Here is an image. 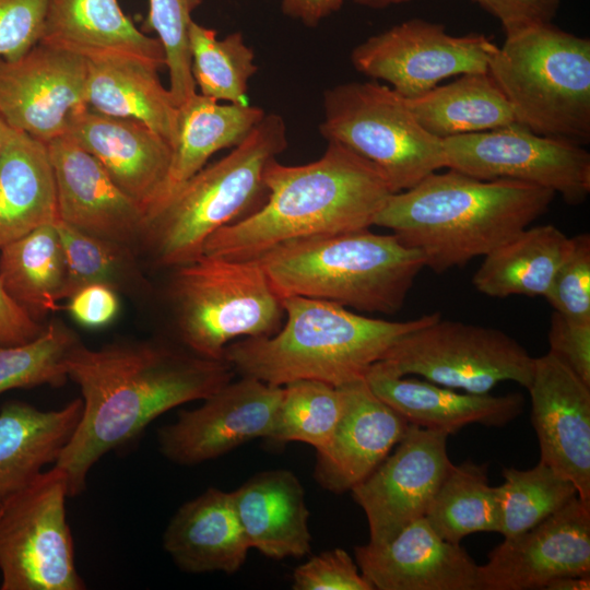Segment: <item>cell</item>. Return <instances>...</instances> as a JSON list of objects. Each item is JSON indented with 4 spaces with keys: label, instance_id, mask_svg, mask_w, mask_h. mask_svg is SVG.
I'll list each match as a JSON object with an SVG mask.
<instances>
[{
    "label": "cell",
    "instance_id": "ffe728a7",
    "mask_svg": "<svg viewBox=\"0 0 590 590\" xmlns=\"http://www.w3.org/2000/svg\"><path fill=\"white\" fill-rule=\"evenodd\" d=\"M362 575L377 590H477V567L467 551L420 518L391 540L355 547Z\"/></svg>",
    "mask_w": 590,
    "mask_h": 590
},
{
    "label": "cell",
    "instance_id": "836d02e7",
    "mask_svg": "<svg viewBox=\"0 0 590 590\" xmlns=\"http://www.w3.org/2000/svg\"><path fill=\"white\" fill-rule=\"evenodd\" d=\"M424 518L438 535L456 544L472 533H499L498 491L488 482L487 464H453Z\"/></svg>",
    "mask_w": 590,
    "mask_h": 590
},
{
    "label": "cell",
    "instance_id": "7402d4cb",
    "mask_svg": "<svg viewBox=\"0 0 590 590\" xmlns=\"http://www.w3.org/2000/svg\"><path fill=\"white\" fill-rule=\"evenodd\" d=\"M64 134L93 155L145 213L154 204L172 158L166 139L138 120L104 115L88 106L70 117Z\"/></svg>",
    "mask_w": 590,
    "mask_h": 590
},
{
    "label": "cell",
    "instance_id": "ac0fdd59",
    "mask_svg": "<svg viewBox=\"0 0 590 590\" xmlns=\"http://www.w3.org/2000/svg\"><path fill=\"white\" fill-rule=\"evenodd\" d=\"M531 422L544 462L590 502V385L555 355L534 357L527 388Z\"/></svg>",
    "mask_w": 590,
    "mask_h": 590
},
{
    "label": "cell",
    "instance_id": "4fadbf2b",
    "mask_svg": "<svg viewBox=\"0 0 590 590\" xmlns=\"http://www.w3.org/2000/svg\"><path fill=\"white\" fill-rule=\"evenodd\" d=\"M497 48L485 35L453 36L439 23L412 19L358 44L351 62L364 75L413 98L445 79L487 72Z\"/></svg>",
    "mask_w": 590,
    "mask_h": 590
},
{
    "label": "cell",
    "instance_id": "8d00e7d4",
    "mask_svg": "<svg viewBox=\"0 0 590 590\" xmlns=\"http://www.w3.org/2000/svg\"><path fill=\"white\" fill-rule=\"evenodd\" d=\"M502 474L497 491L504 539L528 531L578 496L571 481L542 461L528 470L505 468Z\"/></svg>",
    "mask_w": 590,
    "mask_h": 590
},
{
    "label": "cell",
    "instance_id": "e0dca14e",
    "mask_svg": "<svg viewBox=\"0 0 590 590\" xmlns=\"http://www.w3.org/2000/svg\"><path fill=\"white\" fill-rule=\"evenodd\" d=\"M567 575H590V502L579 496L494 547L477 567V590L545 589Z\"/></svg>",
    "mask_w": 590,
    "mask_h": 590
},
{
    "label": "cell",
    "instance_id": "3957f363",
    "mask_svg": "<svg viewBox=\"0 0 590 590\" xmlns=\"http://www.w3.org/2000/svg\"><path fill=\"white\" fill-rule=\"evenodd\" d=\"M447 169L392 193L374 224L418 250L435 273L486 256L542 216L555 197L523 181L481 180Z\"/></svg>",
    "mask_w": 590,
    "mask_h": 590
},
{
    "label": "cell",
    "instance_id": "f1b7e54d",
    "mask_svg": "<svg viewBox=\"0 0 590 590\" xmlns=\"http://www.w3.org/2000/svg\"><path fill=\"white\" fill-rule=\"evenodd\" d=\"M264 115L260 107L220 104L198 92L179 106L167 177L146 213L202 169L214 153L243 142Z\"/></svg>",
    "mask_w": 590,
    "mask_h": 590
},
{
    "label": "cell",
    "instance_id": "83f0119b",
    "mask_svg": "<svg viewBox=\"0 0 590 590\" xmlns=\"http://www.w3.org/2000/svg\"><path fill=\"white\" fill-rule=\"evenodd\" d=\"M57 220L47 145L11 128L0 157V248Z\"/></svg>",
    "mask_w": 590,
    "mask_h": 590
},
{
    "label": "cell",
    "instance_id": "5bb4252c",
    "mask_svg": "<svg viewBox=\"0 0 590 590\" xmlns=\"http://www.w3.org/2000/svg\"><path fill=\"white\" fill-rule=\"evenodd\" d=\"M448 436L410 424L393 452L351 489L366 515L369 543L388 542L425 516L453 465L447 452Z\"/></svg>",
    "mask_w": 590,
    "mask_h": 590
},
{
    "label": "cell",
    "instance_id": "7a4b0ae2",
    "mask_svg": "<svg viewBox=\"0 0 590 590\" xmlns=\"http://www.w3.org/2000/svg\"><path fill=\"white\" fill-rule=\"evenodd\" d=\"M264 182V202L213 233L203 255L252 260L287 241L368 229L393 193L371 163L334 142L307 164L273 161Z\"/></svg>",
    "mask_w": 590,
    "mask_h": 590
},
{
    "label": "cell",
    "instance_id": "9c48e42d",
    "mask_svg": "<svg viewBox=\"0 0 590 590\" xmlns=\"http://www.w3.org/2000/svg\"><path fill=\"white\" fill-rule=\"evenodd\" d=\"M320 134L371 163L393 193L446 168L442 139L416 120L405 98L387 84L345 82L324 91Z\"/></svg>",
    "mask_w": 590,
    "mask_h": 590
},
{
    "label": "cell",
    "instance_id": "1f68e13d",
    "mask_svg": "<svg viewBox=\"0 0 590 590\" xmlns=\"http://www.w3.org/2000/svg\"><path fill=\"white\" fill-rule=\"evenodd\" d=\"M405 101L420 125L442 140L517 122L510 103L488 72L464 73Z\"/></svg>",
    "mask_w": 590,
    "mask_h": 590
},
{
    "label": "cell",
    "instance_id": "2e32d148",
    "mask_svg": "<svg viewBox=\"0 0 590 590\" xmlns=\"http://www.w3.org/2000/svg\"><path fill=\"white\" fill-rule=\"evenodd\" d=\"M283 386L243 377L229 381L197 409L181 411L158 429L162 455L181 464H198L258 437L269 438Z\"/></svg>",
    "mask_w": 590,
    "mask_h": 590
},
{
    "label": "cell",
    "instance_id": "d6986e66",
    "mask_svg": "<svg viewBox=\"0 0 590 590\" xmlns=\"http://www.w3.org/2000/svg\"><path fill=\"white\" fill-rule=\"evenodd\" d=\"M56 184L58 219L92 235L134 247L144 209L110 178L101 163L66 134L46 143Z\"/></svg>",
    "mask_w": 590,
    "mask_h": 590
},
{
    "label": "cell",
    "instance_id": "6da1fadb",
    "mask_svg": "<svg viewBox=\"0 0 590 590\" xmlns=\"http://www.w3.org/2000/svg\"><path fill=\"white\" fill-rule=\"evenodd\" d=\"M66 365L82 394L79 423L54 463L67 476L69 497L85 489L90 470L107 452L137 438L170 409L209 398L234 374L224 359L154 340L99 349L80 341Z\"/></svg>",
    "mask_w": 590,
    "mask_h": 590
},
{
    "label": "cell",
    "instance_id": "f6af8a7d",
    "mask_svg": "<svg viewBox=\"0 0 590 590\" xmlns=\"http://www.w3.org/2000/svg\"><path fill=\"white\" fill-rule=\"evenodd\" d=\"M67 309L79 324L97 329L109 324L119 312L118 292L104 284L79 288L69 298Z\"/></svg>",
    "mask_w": 590,
    "mask_h": 590
},
{
    "label": "cell",
    "instance_id": "816d5d0a",
    "mask_svg": "<svg viewBox=\"0 0 590 590\" xmlns=\"http://www.w3.org/2000/svg\"><path fill=\"white\" fill-rule=\"evenodd\" d=\"M11 128L0 118V157L3 152Z\"/></svg>",
    "mask_w": 590,
    "mask_h": 590
},
{
    "label": "cell",
    "instance_id": "d6a6232c",
    "mask_svg": "<svg viewBox=\"0 0 590 590\" xmlns=\"http://www.w3.org/2000/svg\"><path fill=\"white\" fill-rule=\"evenodd\" d=\"M0 282L34 319L64 299L67 267L56 222L42 225L0 248Z\"/></svg>",
    "mask_w": 590,
    "mask_h": 590
},
{
    "label": "cell",
    "instance_id": "74e56055",
    "mask_svg": "<svg viewBox=\"0 0 590 590\" xmlns=\"http://www.w3.org/2000/svg\"><path fill=\"white\" fill-rule=\"evenodd\" d=\"M342 405L338 387L308 379L286 384L269 438L302 441L322 450L331 439Z\"/></svg>",
    "mask_w": 590,
    "mask_h": 590
},
{
    "label": "cell",
    "instance_id": "f907efd6",
    "mask_svg": "<svg viewBox=\"0 0 590 590\" xmlns=\"http://www.w3.org/2000/svg\"><path fill=\"white\" fill-rule=\"evenodd\" d=\"M352 1L359 5L371 8V9H384L391 5L403 4L411 0H352Z\"/></svg>",
    "mask_w": 590,
    "mask_h": 590
},
{
    "label": "cell",
    "instance_id": "cb8c5ba5",
    "mask_svg": "<svg viewBox=\"0 0 590 590\" xmlns=\"http://www.w3.org/2000/svg\"><path fill=\"white\" fill-rule=\"evenodd\" d=\"M86 59V102L108 116L138 120L166 139L176 137L178 107L158 76L161 66L135 55L102 51Z\"/></svg>",
    "mask_w": 590,
    "mask_h": 590
},
{
    "label": "cell",
    "instance_id": "f546056e",
    "mask_svg": "<svg viewBox=\"0 0 590 590\" xmlns=\"http://www.w3.org/2000/svg\"><path fill=\"white\" fill-rule=\"evenodd\" d=\"M39 43L81 55L126 52L165 66L160 40L138 30L118 0H48Z\"/></svg>",
    "mask_w": 590,
    "mask_h": 590
},
{
    "label": "cell",
    "instance_id": "ba28073f",
    "mask_svg": "<svg viewBox=\"0 0 590 590\" xmlns=\"http://www.w3.org/2000/svg\"><path fill=\"white\" fill-rule=\"evenodd\" d=\"M168 297L187 350L223 359L239 338L274 334L282 326V298L256 260L202 255L173 268Z\"/></svg>",
    "mask_w": 590,
    "mask_h": 590
},
{
    "label": "cell",
    "instance_id": "484cf974",
    "mask_svg": "<svg viewBox=\"0 0 590 590\" xmlns=\"http://www.w3.org/2000/svg\"><path fill=\"white\" fill-rule=\"evenodd\" d=\"M232 496L250 547L274 559L309 553V514L303 486L294 473H258Z\"/></svg>",
    "mask_w": 590,
    "mask_h": 590
},
{
    "label": "cell",
    "instance_id": "5b68a950",
    "mask_svg": "<svg viewBox=\"0 0 590 590\" xmlns=\"http://www.w3.org/2000/svg\"><path fill=\"white\" fill-rule=\"evenodd\" d=\"M256 260L281 298L302 296L386 315L402 308L425 268L418 250L369 228L287 241Z\"/></svg>",
    "mask_w": 590,
    "mask_h": 590
},
{
    "label": "cell",
    "instance_id": "60d3db41",
    "mask_svg": "<svg viewBox=\"0 0 590 590\" xmlns=\"http://www.w3.org/2000/svg\"><path fill=\"white\" fill-rule=\"evenodd\" d=\"M571 240L570 251L557 269L545 298L564 316L590 320V235L579 234Z\"/></svg>",
    "mask_w": 590,
    "mask_h": 590
},
{
    "label": "cell",
    "instance_id": "7c38bea8",
    "mask_svg": "<svg viewBox=\"0 0 590 590\" xmlns=\"http://www.w3.org/2000/svg\"><path fill=\"white\" fill-rule=\"evenodd\" d=\"M446 168L481 180L523 181L577 205L590 193V154L574 142L518 122L442 140Z\"/></svg>",
    "mask_w": 590,
    "mask_h": 590
},
{
    "label": "cell",
    "instance_id": "7dc6e473",
    "mask_svg": "<svg viewBox=\"0 0 590 590\" xmlns=\"http://www.w3.org/2000/svg\"><path fill=\"white\" fill-rule=\"evenodd\" d=\"M44 328L8 295L0 282V346L32 341Z\"/></svg>",
    "mask_w": 590,
    "mask_h": 590
},
{
    "label": "cell",
    "instance_id": "52a82bcc",
    "mask_svg": "<svg viewBox=\"0 0 590 590\" xmlns=\"http://www.w3.org/2000/svg\"><path fill=\"white\" fill-rule=\"evenodd\" d=\"M487 72L518 123L579 145L590 141V39L550 23L505 32Z\"/></svg>",
    "mask_w": 590,
    "mask_h": 590
},
{
    "label": "cell",
    "instance_id": "8992f818",
    "mask_svg": "<svg viewBox=\"0 0 590 590\" xmlns=\"http://www.w3.org/2000/svg\"><path fill=\"white\" fill-rule=\"evenodd\" d=\"M287 144L284 119L266 114L228 154L204 166L146 213L140 245L165 268L200 258L213 233L264 202L267 168Z\"/></svg>",
    "mask_w": 590,
    "mask_h": 590
},
{
    "label": "cell",
    "instance_id": "ab89813d",
    "mask_svg": "<svg viewBox=\"0 0 590 590\" xmlns=\"http://www.w3.org/2000/svg\"><path fill=\"white\" fill-rule=\"evenodd\" d=\"M201 0H149L146 25L157 34L168 69L174 104L179 107L197 93L191 73L189 27Z\"/></svg>",
    "mask_w": 590,
    "mask_h": 590
},
{
    "label": "cell",
    "instance_id": "bcb514c9",
    "mask_svg": "<svg viewBox=\"0 0 590 590\" xmlns=\"http://www.w3.org/2000/svg\"><path fill=\"white\" fill-rule=\"evenodd\" d=\"M497 17L504 31L523 25L550 23L559 8V0H473Z\"/></svg>",
    "mask_w": 590,
    "mask_h": 590
},
{
    "label": "cell",
    "instance_id": "f35d334b",
    "mask_svg": "<svg viewBox=\"0 0 590 590\" xmlns=\"http://www.w3.org/2000/svg\"><path fill=\"white\" fill-rule=\"evenodd\" d=\"M80 342L61 321H52L34 340L0 346V394L16 388L59 387L69 379L66 361Z\"/></svg>",
    "mask_w": 590,
    "mask_h": 590
},
{
    "label": "cell",
    "instance_id": "277c9868",
    "mask_svg": "<svg viewBox=\"0 0 590 590\" xmlns=\"http://www.w3.org/2000/svg\"><path fill=\"white\" fill-rule=\"evenodd\" d=\"M282 304L285 322L274 334L226 346L223 359L243 377L273 386L308 379L341 387L364 379L401 337L441 317L435 311L389 321L302 296Z\"/></svg>",
    "mask_w": 590,
    "mask_h": 590
},
{
    "label": "cell",
    "instance_id": "44dd1931",
    "mask_svg": "<svg viewBox=\"0 0 590 590\" xmlns=\"http://www.w3.org/2000/svg\"><path fill=\"white\" fill-rule=\"evenodd\" d=\"M342 412L328 445L317 451L315 477L344 493L364 481L402 439L410 423L380 400L365 379L338 387Z\"/></svg>",
    "mask_w": 590,
    "mask_h": 590
},
{
    "label": "cell",
    "instance_id": "9a60e30c",
    "mask_svg": "<svg viewBox=\"0 0 590 590\" xmlns=\"http://www.w3.org/2000/svg\"><path fill=\"white\" fill-rule=\"evenodd\" d=\"M83 55L38 43L23 56L0 59V118L12 129L48 143L87 105Z\"/></svg>",
    "mask_w": 590,
    "mask_h": 590
},
{
    "label": "cell",
    "instance_id": "d4e9b609",
    "mask_svg": "<svg viewBox=\"0 0 590 590\" xmlns=\"http://www.w3.org/2000/svg\"><path fill=\"white\" fill-rule=\"evenodd\" d=\"M163 546L187 573L237 571L250 546L232 492L210 487L180 506L164 532Z\"/></svg>",
    "mask_w": 590,
    "mask_h": 590
},
{
    "label": "cell",
    "instance_id": "603a6c76",
    "mask_svg": "<svg viewBox=\"0 0 590 590\" xmlns=\"http://www.w3.org/2000/svg\"><path fill=\"white\" fill-rule=\"evenodd\" d=\"M364 379L380 400L410 424L447 435L470 424L505 426L522 413L524 404L519 393L493 396L457 391L428 380L393 376L374 365Z\"/></svg>",
    "mask_w": 590,
    "mask_h": 590
},
{
    "label": "cell",
    "instance_id": "e575fe53",
    "mask_svg": "<svg viewBox=\"0 0 590 590\" xmlns=\"http://www.w3.org/2000/svg\"><path fill=\"white\" fill-rule=\"evenodd\" d=\"M66 258L64 299L90 284H104L117 292L144 294L148 283L132 246L82 232L56 221Z\"/></svg>",
    "mask_w": 590,
    "mask_h": 590
},
{
    "label": "cell",
    "instance_id": "ee69618b",
    "mask_svg": "<svg viewBox=\"0 0 590 590\" xmlns=\"http://www.w3.org/2000/svg\"><path fill=\"white\" fill-rule=\"evenodd\" d=\"M550 353L590 385V320H579L555 311L548 330Z\"/></svg>",
    "mask_w": 590,
    "mask_h": 590
},
{
    "label": "cell",
    "instance_id": "4316f807",
    "mask_svg": "<svg viewBox=\"0 0 590 590\" xmlns=\"http://www.w3.org/2000/svg\"><path fill=\"white\" fill-rule=\"evenodd\" d=\"M82 413L76 398L59 410L44 411L23 401L0 409V508L55 463Z\"/></svg>",
    "mask_w": 590,
    "mask_h": 590
},
{
    "label": "cell",
    "instance_id": "d590c367",
    "mask_svg": "<svg viewBox=\"0 0 590 590\" xmlns=\"http://www.w3.org/2000/svg\"><path fill=\"white\" fill-rule=\"evenodd\" d=\"M189 49L199 94L216 102L247 104L248 83L258 67L255 52L240 32L219 38L215 30L192 21Z\"/></svg>",
    "mask_w": 590,
    "mask_h": 590
},
{
    "label": "cell",
    "instance_id": "30bf717a",
    "mask_svg": "<svg viewBox=\"0 0 590 590\" xmlns=\"http://www.w3.org/2000/svg\"><path fill=\"white\" fill-rule=\"evenodd\" d=\"M374 366L393 376H422L484 394L503 381L528 388L534 357L499 329L439 317L401 337Z\"/></svg>",
    "mask_w": 590,
    "mask_h": 590
},
{
    "label": "cell",
    "instance_id": "681fc988",
    "mask_svg": "<svg viewBox=\"0 0 590 590\" xmlns=\"http://www.w3.org/2000/svg\"><path fill=\"white\" fill-rule=\"evenodd\" d=\"M590 575H567L551 580L545 590H589Z\"/></svg>",
    "mask_w": 590,
    "mask_h": 590
},
{
    "label": "cell",
    "instance_id": "7bdbcfd3",
    "mask_svg": "<svg viewBox=\"0 0 590 590\" xmlns=\"http://www.w3.org/2000/svg\"><path fill=\"white\" fill-rule=\"evenodd\" d=\"M295 590H374L356 562L342 548L326 551L298 566Z\"/></svg>",
    "mask_w": 590,
    "mask_h": 590
},
{
    "label": "cell",
    "instance_id": "b9f144b4",
    "mask_svg": "<svg viewBox=\"0 0 590 590\" xmlns=\"http://www.w3.org/2000/svg\"><path fill=\"white\" fill-rule=\"evenodd\" d=\"M47 2L0 0V59H16L40 42Z\"/></svg>",
    "mask_w": 590,
    "mask_h": 590
},
{
    "label": "cell",
    "instance_id": "8fae6325",
    "mask_svg": "<svg viewBox=\"0 0 590 590\" xmlns=\"http://www.w3.org/2000/svg\"><path fill=\"white\" fill-rule=\"evenodd\" d=\"M68 480L54 465L0 508L1 590H82L67 522Z\"/></svg>",
    "mask_w": 590,
    "mask_h": 590
},
{
    "label": "cell",
    "instance_id": "4dcf8cb0",
    "mask_svg": "<svg viewBox=\"0 0 590 590\" xmlns=\"http://www.w3.org/2000/svg\"><path fill=\"white\" fill-rule=\"evenodd\" d=\"M571 245L553 224L527 227L484 256L472 284L489 297H545Z\"/></svg>",
    "mask_w": 590,
    "mask_h": 590
},
{
    "label": "cell",
    "instance_id": "c3c4849f",
    "mask_svg": "<svg viewBox=\"0 0 590 590\" xmlns=\"http://www.w3.org/2000/svg\"><path fill=\"white\" fill-rule=\"evenodd\" d=\"M344 0H281L285 15L314 27L323 19L339 11Z\"/></svg>",
    "mask_w": 590,
    "mask_h": 590
}]
</instances>
